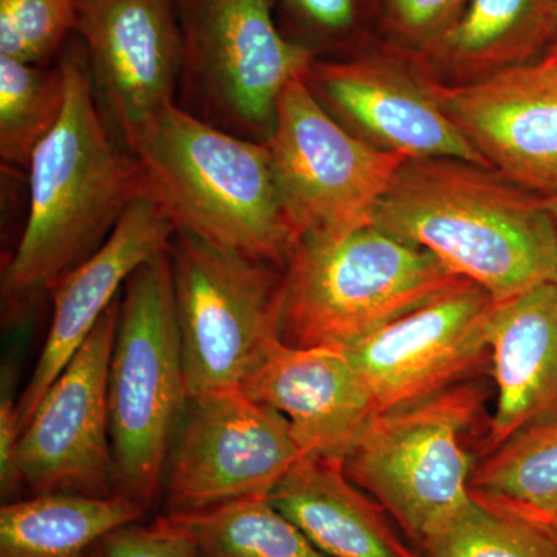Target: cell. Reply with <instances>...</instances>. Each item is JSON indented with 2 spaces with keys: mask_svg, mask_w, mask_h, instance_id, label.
Segmentation results:
<instances>
[{
  "mask_svg": "<svg viewBox=\"0 0 557 557\" xmlns=\"http://www.w3.org/2000/svg\"><path fill=\"white\" fill-rule=\"evenodd\" d=\"M156 522L188 539L199 557H329L271 504L269 496L168 512Z\"/></svg>",
  "mask_w": 557,
  "mask_h": 557,
  "instance_id": "23",
  "label": "cell"
},
{
  "mask_svg": "<svg viewBox=\"0 0 557 557\" xmlns=\"http://www.w3.org/2000/svg\"><path fill=\"white\" fill-rule=\"evenodd\" d=\"M146 509L124 494L42 493L0 509V557H91L112 531Z\"/></svg>",
  "mask_w": 557,
  "mask_h": 557,
  "instance_id": "21",
  "label": "cell"
},
{
  "mask_svg": "<svg viewBox=\"0 0 557 557\" xmlns=\"http://www.w3.org/2000/svg\"><path fill=\"white\" fill-rule=\"evenodd\" d=\"M91 557H199L188 539L153 522L126 525L102 539Z\"/></svg>",
  "mask_w": 557,
  "mask_h": 557,
  "instance_id": "30",
  "label": "cell"
},
{
  "mask_svg": "<svg viewBox=\"0 0 557 557\" xmlns=\"http://www.w3.org/2000/svg\"><path fill=\"white\" fill-rule=\"evenodd\" d=\"M267 143L296 242L373 225L381 199L409 161L351 134L318 101L306 78L293 81L282 94Z\"/></svg>",
  "mask_w": 557,
  "mask_h": 557,
  "instance_id": "9",
  "label": "cell"
},
{
  "mask_svg": "<svg viewBox=\"0 0 557 557\" xmlns=\"http://www.w3.org/2000/svg\"><path fill=\"white\" fill-rule=\"evenodd\" d=\"M486 388L467 380L373 417L344 461L348 478L386 509L410 544H421L474 502L469 449Z\"/></svg>",
  "mask_w": 557,
  "mask_h": 557,
  "instance_id": "6",
  "label": "cell"
},
{
  "mask_svg": "<svg viewBox=\"0 0 557 557\" xmlns=\"http://www.w3.org/2000/svg\"><path fill=\"white\" fill-rule=\"evenodd\" d=\"M116 299L21 432L16 467L33 493L116 494L109 370L119 329Z\"/></svg>",
  "mask_w": 557,
  "mask_h": 557,
  "instance_id": "11",
  "label": "cell"
},
{
  "mask_svg": "<svg viewBox=\"0 0 557 557\" xmlns=\"http://www.w3.org/2000/svg\"><path fill=\"white\" fill-rule=\"evenodd\" d=\"M174 233L163 209L149 197H139L102 247L51 285L53 314L32 379L21 394V432L47 388L119 299L120 289L139 267L170 249Z\"/></svg>",
  "mask_w": 557,
  "mask_h": 557,
  "instance_id": "17",
  "label": "cell"
},
{
  "mask_svg": "<svg viewBox=\"0 0 557 557\" xmlns=\"http://www.w3.org/2000/svg\"><path fill=\"white\" fill-rule=\"evenodd\" d=\"M174 2L183 42L180 108L236 137L269 141L282 94L306 78L317 54L285 35L274 0Z\"/></svg>",
  "mask_w": 557,
  "mask_h": 557,
  "instance_id": "7",
  "label": "cell"
},
{
  "mask_svg": "<svg viewBox=\"0 0 557 557\" xmlns=\"http://www.w3.org/2000/svg\"><path fill=\"white\" fill-rule=\"evenodd\" d=\"M78 0H0V54L46 64L75 33Z\"/></svg>",
  "mask_w": 557,
  "mask_h": 557,
  "instance_id": "27",
  "label": "cell"
},
{
  "mask_svg": "<svg viewBox=\"0 0 557 557\" xmlns=\"http://www.w3.org/2000/svg\"><path fill=\"white\" fill-rule=\"evenodd\" d=\"M373 225L431 252L496 302L557 284V230L544 197L467 161L409 160Z\"/></svg>",
  "mask_w": 557,
  "mask_h": 557,
  "instance_id": "1",
  "label": "cell"
},
{
  "mask_svg": "<svg viewBox=\"0 0 557 557\" xmlns=\"http://www.w3.org/2000/svg\"><path fill=\"white\" fill-rule=\"evenodd\" d=\"M67 100L61 61L27 64L0 54V159L28 168L40 143L57 127Z\"/></svg>",
  "mask_w": 557,
  "mask_h": 557,
  "instance_id": "24",
  "label": "cell"
},
{
  "mask_svg": "<svg viewBox=\"0 0 557 557\" xmlns=\"http://www.w3.org/2000/svg\"><path fill=\"white\" fill-rule=\"evenodd\" d=\"M60 61L67 100L28 166L27 223L2 274V298L9 302L49 289L89 259L145 196L138 161L120 148L98 109L79 38L62 47Z\"/></svg>",
  "mask_w": 557,
  "mask_h": 557,
  "instance_id": "2",
  "label": "cell"
},
{
  "mask_svg": "<svg viewBox=\"0 0 557 557\" xmlns=\"http://www.w3.org/2000/svg\"><path fill=\"white\" fill-rule=\"evenodd\" d=\"M168 255L189 398L240 388L281 339L284 270L182 231Z\"/></svg>",
  "mask_w": 557,
  "mask_h": 557,
  "instance_id": "8",
  "label": "cell"
},
{
  "mask_svg": "<svg viewBox=\"0 0 557 557\" xmlns=\"http://www.w3.org/2000/svg\"><path fill=\"white\" fill-rule=\"evenodd\" d=\"M545 528V530L548 531L549 536L553 537V541L557 544V512L555 516H553L552 519H548L547 522L542 525Z\"/></svg>",
  "mask_w": 557,
  "mask_h": 557,
  "instance_id": "32",
  "label": "cell"
},
{
  "mask_svg": "<svg viewBox=\"0 0 557 557\" xmlns=\"http://www.w3.org/2000/svg\"><path fill=\"white\" fill-rule=\"evenodd\" d=\"M463 277L375 225L296 242L284 269L281 339L346 350Z\"/></svg>",
  "mask_w": 557,
  "mask_h": 557,
  "instance_id": "4",
  "label": "cell"
},
{
  "mask_svg": "<svg viewBox=\"0 0 557 557\" xmlns=\"http://www.w3.org/2000/svg\"><path fill=\"white\" fill-rule=\"evenodd\" d=\"M75 33L91 89L116 141L127 145L177 102L183 42L174 0H78Z\"/></svg>",
  "mask_w": 557,
  "mask_h": 557,
  "instance_id": "13",
  "label": "cell"
},
{
  "mask_svg": "<svg viewBox=\"0 0 557 557\" xmlns=\"http://www.w3.org/2000/svg\"><path fill=\"white\" fill-rule=\"evenodd\" d=\"M420 552L426 557H557V544L539 523L474 500Z\"/></svg>",
  "mask_w": 557,
  "mask_h": 557,
  "instance_id": "25",
  "label": "cell"
},
{
  "mask_svg": "<svg viewBox=\"0 0 557 557\" xmlns=\"http://www.w3.org/2000/svg\"><path fill=\"white\" fill-rule=\"evenodd\" d=\"M545 205H547L549 214H552L553 220H555V225L557 230V193L552 194V196L544 197Z\"/></svg>",
  "mask_w": 557,
  "mask_h": 557,
  "instance_id": "31",
  "label": "cell"
},
{
  "mask_svg": "<svg viewBox=\"0 0 557 557\" xmlns=\"http://www.w3.org/2000/svg\"><path fill=\"white\" fill-rule=\"evenodd\" d=\"M28 332L17 329L14 338L9 341L0 369V494L3 500H16L14 496L24 485L16 467L20 426V376L24 358L25 338Z\"/></svg>",
  "mask_w": 557,
  "mask_h": 557,
  "instance_id": "29",
  "label": "cell"
},
{
  "mask_svg": "<svg viewBox=\"0 0 557 557\" xmlns=\"http://www.w3.org/2000/svg\"><path fill=\"white\" fill-rule=\"evenodd\" d=\"M278 24L300 46L322 53L357 50L379 25L381 0H274Z\"/></svg>",
  "mask_w": 557,
  "mask_h": 557,
  "instance_id": "26",
  "label": "cell"
},
{
  "mask_svg": "<svg viewBox=\"0 0 557 557\" xmlns=\"http://www.w3.org/2000/svg\"><path fill=\"white\" fill-rule=\"evenodd\" d=\"M127 150L141 168L145 196L175 231L285 269L296 236L269 143L236 137L174 102L134 135Z\"/></svg>",
  "mask_w": 557,
  "mask_h": 557,
  "instance_id": "3",
  "label": "cell"
},
{
  "mask_svg": "<svg viewBox=\"0 0 557 557\" xmlns=\"http://www.w3.org/2000/svg\"><path fill=\"white\" fill-rule=\"evenodd\" d=\"M487 343L496 408L480 457L557 409V284L496 302Z\"/></svg>",
  "mask_w": 557,
  "mask_h": 557,
  "instance_id": "18",
  "label": "cell"
},
{
  "mask_svg": "<svg viewBox=\"0 0 557 557\" xmlns=\"http://www.w3.org/2000/svg\"><path fill=\"white\" fill-rule=\"evenodd\" d=\"M189 395L168 251L124 285L109 370V418L116 493L148 509L164 485L168 458Z\"/></svg>",
  "mask_w": 557,
  "mask_h": 557,
  "instance_id": "5",
  "label": "cell"
},
{
  "mask_svg": "<svg viewBox=\"0 0 557 557\" xmlns=\"http://www.w3.org/2000/svg\"><path fill=\"white\" fill-rule=\"evenodd\" d=\"M469 0H381L379 27L391 46L429 53L467 10Z\"/></svg>",
  "mask_w": 557,
  "mask_h": 557,
  "instance_id": "28",
  "label": "cell"
},
{
  "mask_svg": "<svg viewBox=\"0 0 557 557\" xmlns=\"http://www.w3.org/2000/svg\"><path fill=\"white\" fill-rule=\"evenodd\" d=\"M302 457L287 418L240 388L189 398L164 474L168 512L270 496Z\"/></svg>",
  "mask_w": 557,
  "mask_h": 557,
  "instance_id": "10",
  "label": "cell"
},
{
  "mask_svg": "<svg viewBox=\"0 0 557 557\" xmlns=\"http://www.w3.org/2000/svg\"><path fill=\"white\" fill-rule=\"evenodd\" d=\"M240 391L287 418L304 457L341 463L379 413L368 384L339 348L277 339Z\"/></svg>",
  "mask_w": 557,
  "mask_h": 557,
  "instance_id": "16",
  "label": "cell"
},
{
  "mask_svg": "<svg viewBox=\"0 0 557 557\" xmlns=\"http://www.w3.org/2000/svg\"><path fill=\"white\" fill-rule=\"evenodd\" d=\"M479 504L544 525L557 512V409L482 456L469 480Z\"/></svg>",
  "mask_w": 557,
  "mask_h": 557,
  "instance_id": "22",
  "label": "cell"
},
{
  "mask_svg": "<svg viewBox=\"0 0 557 557\" xmlns=\"http://www.w3.org/2000/svg\"><path fill=\"white\" fill-rule=\"evenodd\" d=\"M306 83L351 134L409 160L450 159L490 170L424 86L420 58L397 49L317 58Z\"/></svg>",
  "mask_w": 557,
  "mask_h": 557,
  "instance_id": "12",
  "label": "cell"
},
{
  "mask_svg": "<svg viewBox=\"0 0 557 557\" xmlns=\"http://www.w3.org/2000/svg\"><path fill=\"white\" fill-rule=\"evenodd\" d=\"M494 306L490 293L463 278L346 348L375 399L376 412L412 405L471 380L490 358Z\"/></svg>",
  "mask_w": 557,
  "mask_h": 557,
  "instance_id": "14",
  "label": "cell"
},
{
  "mask_svg": "<svg viewBox=\"0 0 557 557\" xmlns=\"http://www.w3.org/2000/svg\"><path fill=\"white\" fill-rule=\"evenodd\" d=\"M424 86L491 171L541 197L557 193V65L541 60L471 83L424 67Z\"/></svg>",
  "mask_w": 557,
  "mask_h": 557,
  "instance_id": "15",
  "label": "cell"
},
{
  "mask_svg": "<svg viewBox=\"0 0 557 557\" xmlns=\"http://www.w3.org/2000/svg\"><path fill=\"white\" fill-rule=\"evenodd\" d=\"M269 497L325 556L426 557L341 461L302 457Z\"/></svg>",
  "mask_w": 557,
  "mask_h": 557,
  "instance_id": "19",
  "label": "cell"
},
{
  "mask_svg": "<svg viewBox=\"0 0 557 557\" xmlns=\"http://www.w3.org/2000/svg\"><path fill=\"white\" fill-rule=\"evenodd\" d=\"M556 38L557 0H469L453 30L417 57L450 83H471L541 61Z\"/></svg>",
  "mask_w": 557,
  "mask_h": 557,
  "instance_id": "20",
  "label": "cell"
},
{
  "mask_svg": "<svg viewBox=\"0 0 557 557\" xmlns=\"http://www.w3.org/2000/svg\"><path fill=\"white\" fill-rule=\"evenodd\" d=\"M542 61L547 62V64L557 65V38L555 42H553L552 49L548 50V53L542 58Z\"/></svg>",
  "mask_w": 557,
  "mask_h": 557,
  "instance_id": "33",
  "label": "cell"
}]
</instances>
